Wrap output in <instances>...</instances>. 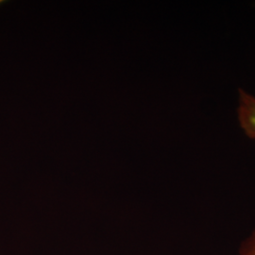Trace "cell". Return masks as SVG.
Instances as JSON below:
<instances>
[{
  "mask_svg": "<svg viewBox=\"0 0 255 255\" xmlns=\"http://www.w3.org/2000/svg\"><path fill=\"white\" fill-rule=\"evenodd\" d=\"M239 255H255V231L242 245Z\"/></svg>",
  "mask_w": 255,
  "mask_h": 255,
  "instance_id": "cell-2",
  "label": "cell"
},
{
  "mask_svg": "<svg viewBox=\"0 0 255 255\" xmlns=\"http://www.w3.org/2000/svg\"><path fill=\"white\" fill-rule=\"evenodd\" d=\"M238 120L247 136L255 139V98L244 90H239Z\"/></svg>",
  "mask_w": 255,
  "mask_h": 255,
  "instance_id": "cell-1",
  "label": "cell"
},
{
  "mask_svg": "<svg viewBox=\"0 0 255 255\" xmlns=\"http://www.w3.org/2000/svg\"><path fill=\"white\" fill-rule=\"evenodd\" d=\"M2 3H3V1H2V0H0V5H1Z\"/></svg>",
  "mask_w": 255,
  "mask_h": 255,
  "instance_id": "cell-3",
  "label": "cell"
}]
</instances>
